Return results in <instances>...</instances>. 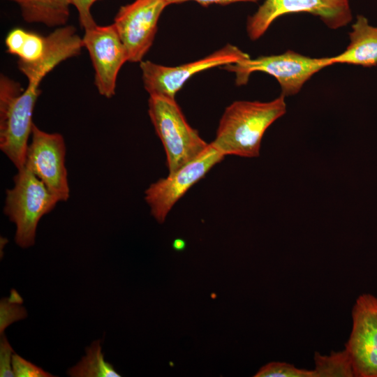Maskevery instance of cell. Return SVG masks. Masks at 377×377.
I'll return each instance as SVG.
<instances>
[{"instance_id": "obj_1", "label": "cell", "mask_w": 377, "mask_h": 377, "mask_svg": "<svg viewBox=\"0 0 377 377\" xmlns=\"http://www.w3.org/2000/svg\"><path fill=\"white\" fill-rule=\"evenodd\" d=\"M286 112L283 95L268 102L235 101L225 110L212 143L225 156L257 157L265 131Z\"/></svg>"}, {"instance_id": "obj_2", "label": "cell", "mask_w": 377, "mask_h": 377, "mask_svg": "<svg viewBox=\"0 0 377 377\" xmlns=\"http://www.w3.org/2000/svg\"><path fill=\"white\" fill-rule=\"evenodd\" d=\"M39 86L20 84L5 75L0 77V149L16 168L24 167L34 123L32 115Z\"/></svg>"}, {"instance_id": "obj_3", "label": "cell", "mask_w": 377, "mask_h": 377, "mask_svg": "<svg viewBox=\"0 0 377 377\" xmlns=\"http://www.w3.org/2000/svg\"><path fill=\"white\" fill-rule=\"evenodd\" d=\"M148 113L166 155L168 174L200 156L209 143L186 121L175 98L149 95Z\"/></svg>"}, {"instance_id": "obj_4", "label": "cell", "mask_w": 377, "mask_h": 377, "mask_svg": "<svg viewBox=\"0 0 377 377\" xmlns=\"http://www.w3.org/2000/svg\"><path fill=\"white\" fill-rule=\"evenodd\" d=\"M13 180V188L6 190L3 212L16 226V244L22 248H28L35 243L40 219L59 201L25 167L17 170Z\"/></svg>"}, {"instance_id": "obj_5", "label": "cell", "mask_w": 377, "mask_h": 377, "mask_svg": "<svg viewBox=\"0 0 377 377\" xmlns=\"http://www.w3.org/2000/svg\"><path fill=\"white\" fill-rule=\"evenodd\" d=\"M331 65V57L311 58L288 50L279 54L249 57L223 68L235 73L239 86L246 84L253 72L266 73L278 81L281 95L288 96L297 94L315 73Z\"/></svg>"}, {"instance_id": "obj_6", "label": "cell", "mask_w": 377, "mask_h": 377, "mask_svg": "<svg viewBox=\"0 0 377 377\" xmlns=\"http://www.w3.org/2000/svg\"><path fill=\"white\" fill-rule=\"evenodd\" d=\"M225 156L212 142L197 158L146 189L145 200L152 216L163 223L175 203Z\"/></svg>"}, {"instance_id": "obj_7", "label": "cell", "mask_w": 377, "mask_h": 377, "mask_svg": "<svg viewBox=\"0 0 377 377\" xmlns=\"http://www.w3.org/2000/svg\"><path fill=\"white\" fill-rule=\"evenodd\" d=\"M298 13L318 17L332 29L346 26L353 18L349 0H265L248 18L249 37L257 40L278 17Z\"/></svg>"}, {"instance_id": "obj_8", "label": "cell", "mask_w": 377, "mask_h": 377, "mask_svg": "<svg viewBox=\"0 0 377 377\" xmlns=\"http://www.w3.org/2000/svg\"><path fill=\"white\" fill-rule=\"evenodd\" d=\"M249 57L237 47L228 44L202 59L182 65L165 66L151 61H142L140 66L144 87L149 95L175 98L177 91L193 75Z\"/></svg>"}, {"instance_id": "obj_9", "label": "cell", "mask_w": 377, "mask_h": 377, "mask_svg": "<svg viewBox=\"0 0 377 377\" xmlns=\"http://www.w3.org/2000/svg\"><path fill=\"white\" fill-rule=\"evenodd\" d=\"M65 157L66 145L63 136L57 133L45 132L34 124L24 167L36 175L59 202L66 201L70 195Z\"/></svg>"}, {"instance_id": "obj_10", "label": "cell", "mask_w": 377, "mask_h": 377, "mask_svg": "<svg viewBox=\"0 0 377 377\" xmlns=\"http://www.w3.org/2000/svg\"><path fill=\"white\" fill-rule=\"evenodd\" d=\"M166 0H135L119 9L114 26L124 46L128 61L141 62L155 38Z\"/></svg>"}, {"instance_id": "obj_11", "label": "cell", "mask_w": 377, "mask_h": 377, "mask_svg": "<svg viewBox=\"0 0 377 377\" xmlns=\"http://www.w3.org/2000/svg\"><path fill=\"white\" fill-rule=\"evenodd\" d=\"M351 313L352 329L345 349L355 377H377V297L360 295Z\"/></svg>"}, {"instance_id": "obj_12", "label": "cell", "mask_w": 377, "mask_h": 377, "mask_svg": "<svg viewBox=\"0 0 377 377\" xmlns=\"http://www.w3.org/2000/svg\"><path fill=\"white\" fill-rule=\"evenodd\" d=\"M82 41L95 71L94 83L98 93L105 98L112 97L119 71L128 61L126 50L114 24H96L85 29Z\"/></svg>"}, {"instance_id": "obj_13", "label": "cell", "mask_w": 377, "mask_h": 377, "mask_svg": "<svg viewBox=\"0 0 377 377\" xmlns=\"http://www.w3.org/2000/svg\"><path fill=\"white\" fill-rule=\"evenodd\" d=\"M84 47L82 38L73 26H62L45 36L42 57L34 62L19 60V70L28 83L40 85L43 78L61 62L78 55Z\"/></svg>"}, {"instance_id": "obj_14", "label": "cell", "mask_w": 377, "mask_h": 377, "mask_svg": "<svg viewBox=\"0 0 377 377\" xmlns=\"http://www.w3.org/2000/svg\"><path fill=\"white\" fill-rule=\"evenodd\" d=\"M350 43L341 53L331 57L332 64H346L364 67L377 65V27L358 15L348 34Z\"/></svg>"}, {"instance_id": "obj_15", "label": "cell", "mask_w": 377, "mask_h": 377, "mask_svg": "<svg viewBox=\"0 0 377 377\" xmlns=\"http://www.w3.org/2000/svg\"><path fill=\"white\" fill-rule=\"evenodd\" d=\"M20 8L24 21L49 27L64 26L69 17L71 0H8Z\"/></svg>"}, {"instance_id": "obj_16", "label": "cell", "mask_w": 377, "mask_h": 377, "mask_svg": "<svg viewBox=\"0 0 377 377\" xmlns=\"http://www.w3.org/2000/svg\"><path fill=\"white\" fill-rule=\"evenodd\" d=\"M71 377H121L112 364L104 360L101 342L94 341L86 348V355L80 362L68 371Z\"/></svg>"}, {"instance_id": "obj_17", "label": "cell", "mask_w": 377, "mask_h": 377, "mask_svg": "<svg viewBox=\"0 0 377 377\" xmlns=\"http://www.w3.org/2000/svg\"><path fill=\"white\" fill-rule=\"evenodd\" d=\"M314 377H354V371L349 354L344 349L332 352L330 355L314 354Z\"/></svg>"}, {"instance_id": "obj_18", "label": "cell", "mask_w": 377, "mask_h": 377, "mask_svg": "<svg viewBox=\"0 0 377 377\" xmlns=\"http://www.w3.org/2000/svg\"><path fill=\"white\" fill-rule=\"evenodd\" d=\"M23 300L15 290L10 291V297L3 298L0 302V334L13 323L24 319L27 311L22 306Z\"/></svg>"}, {"instance_id": "obj_19", "label": "cell", "mask_w": 377, "mask_h": 377, "mask_svg": "<svg viewBox=\"0 0 377 377\" xmlns=\"http://www.w3.org/2000/svg\"><path fill=\"white\" fill-rule=\"evenodd\" d=\"M255 377H314L313 370L300 369L295 365L281 362H272L263 366Z\"/></svg>"}, {"instance_id": "obj_20", "label": "cell", "mask_w": 377, "mask_h": 377, "mask_svg": "<svg viewBox=\"0 0 377 377\" xmlns=\"http://www.w3.org/2000/svg\"><path fill=\"white\" fill-rule=\"evenodd\" d=\"M45 37L36 33L27 31V34L18 54L19 60L34 62L40 59L44 52Z\"/></svg>"}, {"instance_id": "obj_21", "label": "cell", "mask_w": 377, "mask_h": 377, "mask_svg": "<svg viewBox=\"0 0 377 377\" xmlns=\"http://www.w3.org/2000/svg\"><path fill=\"white\" fill-rule=\"evenodd\" d=\"M12 367L15 377H52L51 374L13 353Z\"/></svg>"}, {"instance_id": "obj_22", "label": "cell", "mask_w": 377, "mask_h": 377, "mask_svg": "<svg viewBox=\"0 0 377 377\" xmlns=\"http://www.w3.org/2000/svg\"><path fill=\"white\" fill-rule=\"evenodd\" d=\"M14 351L4 334L1 335L0 340V376H15L12 367V357Z\"/></svg>"}, {"instance_id": "obj_23", "label": "cell", "mask_w": 377, "mask_h": 377, "mask_svg": "<svg viewBox=\"0 0 377 377\" xmlns=\"http://www.w3.org/2000/svg\"><path fill=\"white\" fill-rule=\"evenodd\" d=\"M97 0H71V4L76 8L80 26L84 29L96 24L91 13L92 5Z\"/></svg>"}, {"instance_id": "obj_24", "label": "cell", "mask_w": 377, "mask_h": 377, "mask_svg": "<svg viewBox=\"0 0 377 377\" xmlns=\"http://www.w3.org/2000/svg\"><path fill=\"white\" fill-rule=\"evenodd\" d=\"M27 31L21 28H15L8 32L5 40L8 53L18 56L24 43Z\"/></svg>"}, {"instance_id": "obj_25", "label": "cell", "mask_w": 377, "mask_h": 377, "mask_svg": "<svg viewBox=\"0 0 377 377\" xmlns=\"http://www.w3.org/2000/svg\"><path fill=\"white\" fill-rule=\"evenodd\" d=\"M168 6L170 4H176L184 3L186 1H195L203 6H207L211 4L227 5L236 2H257L259 0H166Z\"/></svg>"}, {"instance_id": "obj_26", "label": "cell", "mask_w": 377, "mask_h": 377, "mask_svg": "<svg viewBox=\"0 0 377 377\" xmlns=\"http://www.w3.org/2000/svg\"><path fill=\"white\" fill-rule=\"evenodd\" d=\"M172 247L177 251H182L186 247V242L184 239H176L172 243Z\"/></svg>"}]
</instances>
